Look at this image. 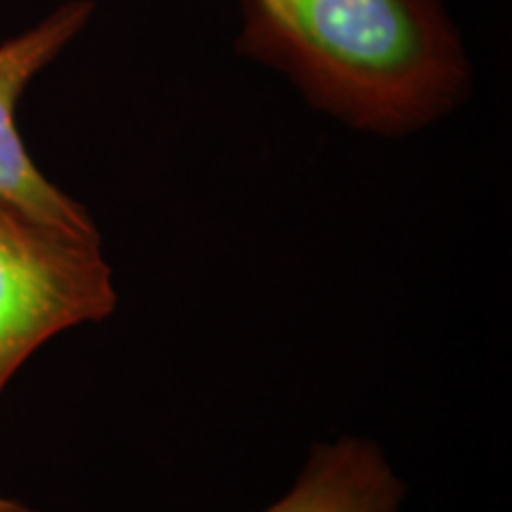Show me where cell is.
<instances>
[{
  "instance_id": "cell-4",
  "label": "cell",
  "mask_w": 512,
  "mask_h": 512,
  "mask_svg": "<svg viewBox=\"0 0 512 512\" xmlns=\"http://www.w3.org/2000/svg\"><path fill=\"white\" fill-rule=\"evenodd\" d=\"M406 484L375 441L347 437L311 448L302 475L261 512H396Z\"/></svg>"
},
{
  "instance_id": "cell-5",
  "label": "cell",
  "mask_w": 512,
  "mask_h": 512,
  "mask_svg": "<svg viewBox=\"0 0 512 512\" xmlns=\"http://www.w3.org/2000/svg\"><path fill=\"white\" fill-rule=\"evenodd\" d=\"M0 512H38V510L15 501V498H8V496L0 494Z\"/></svg>"
},
{
  "instance_id": "cell-2",
  "label": "cell",
  "mask_w": 512,
  "mask_h": 512,
  "mask_svg": "<svg viewBox=\"0 0 512 512\" xmlns=\"http://www.w3.org/2000/svg\"><path fill=\"white\" fill-rule=\"evenodd\" d=\"M114 309L102 235L55 226L0 195V396L50 339Z\"/></svg>"
},
{
  "instance_id": "cell-1",
  "label": "cell",
  "mask_w": 512,
  "mask_h": 512,
  "mask_svg": "<svg viewBox=\"0 0 512 512\" xmlns=\"http://www.w3.org/2000/svg\"><path fill=\"white\" fill-rule=\"evenodd\" d=\"M242 50L347 124L413 131L463 98L467 69L434 0H247Z\"/></svg>"
},
{
  "instance_id": "cell-3",
  "label": "cell",
  "mask_w": 512,
  "mask_h": 512,
  "mask_svg": "<svg viewBox=\"0 0 512 512\" xmlns=\"http://www.w3.org/2000/svg\"><path fill=\"white\" fill-rule=\"evenodd\" d=\"M91 12V3L72 0L60 5L34 29L0 43V195L38 219L81 235H100V230L88 209L50 183L31 159L17 128V105L34 76L43 72L86 27Z\"/></svg>"
}]
</instances>
